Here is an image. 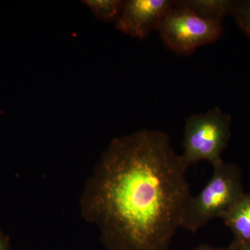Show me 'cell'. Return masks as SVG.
Segmentation results:
<instances>
[{"label": "cell", "mask_w": 250, "mask_h": 250, "mask_svg": "<svg viewBox=\"0 0 250 250\" xmlns=\"http://www.w3.org/2000/svg\"><path fill=\"white\" fill-rule=\"evenodd\" d=\"M158 31L161 41L171 52L190 55L199 47L218 41L223 36L224 28L221 22L199 17L174 1Z\"/></svg>", "instance_id": "cell-4"}, {"label": "cell", "mask_w": 250, "mask_h": 250, "mask_svg": "<svg viewBox=\"0 0 250 250\" xmlns=\"http://www.w3.org/2000/svg\"><path fill=\"white\" fill-rule=\"evenodd\" d=\"M93 13L99 21L111 22L116 21L124 6L122 0H83L81 1Z\"/></svg>", "instance_id": "cell-8"}, {"label": "cell", "mask_w": 250, "mask_h": 250, "mask_svg": "<svg viewBox=\"0 0 250 250\" xmlns=\"http://www.w3.org/2000/svg\"><path fill=\"white\" fill-rule=\"evenodd\" d=\"M188 168L164 131L112 141L82 197L106 250L170 249L192 197Z\"/></svg>", "instance_id": "cell-1"}, {"label": "cell", "mask_w": 250, "mask_h": 250, "mask_svg": "<svg viewBox=\"0 0 250 250\" xmlns=\"http://www.w3.org/2000/svg\"><path fill=\"white\" fill-rule=\"evenodd\" d=\"M192 250H233V248L231 245L227 248H214V247L202 245Z\"/></svg>", "instance_id": "cell-11"}, {"label": "cell", "mask_w": 250, "mask_h": 250, "mask_svg": "<svg viewBox=\"0 0 250 250\" xmlns=\"http://www.w3.org/2000/svg\"><path fill=\"white\" fill-rule=\"evenodd\" d=\"M231 16L242 32L250 39V0L235 1Z\"/></svg>", "instance_id": "cell-9"}, {"label": "cell", "mask_w": 250, "mask_h": 250, "mask_svg": "<svg viewBox=\"0 0 250 250\" xmlns=\"http://www.w3.org/2000/svg\"><path fill=\"white\" fill-rule=\"evenodd\" d=\"M207 185L188 202L181 228L196 233L210 220L222 218L245 193L241 170L224 161L213 166Z\"/></svg>", "instance_id": "cell-2"}, {"label": "cell", "mask_w": 250, "mask_h": 250, "mask_svg": "<svg viewBox=\"0 0 250 250\" xmlns=\"http://www.w3.org/2000/svg\"><path fill=\"white\" fill-rule=\"evenodd\" d=\"M231 118L220 107L192 114L186 121L184 152L180 154L189 166L208 161L212 166L221 162L222 154L231 138Z\"/></svg>", "instance_id": "cell-3"}, {"label": "cell", "mask_w": 250, "mask_h": 250, "mask_svg": "<svg viewBox=\"0 0 250 250\" xmlns=\"http://www.w3.org/2000/svg\"><path fill=\"white\" fill-rule=\"evenodd\" d=\"M174 0H129L125 1L116 21L117 30L138 39H146L159 30Z\"/></svg>", "instance_id": "cell-5"}, {"label": "cell", "mask_w": 250, "mask_h": 250, "mask_svg": "<svg viewBox=\"0 0 250 250\" xmlns=\"http://www.w3.org/2000/svg\"><path fill=\"white\" fill-rule=\"evenodd\" d=\"M221 219L232 233L231 245L250 243V192H245Z\"/></svg>", "instance_id": "cell-6"}, {"label": "cell", "mask_w": 250, "mask_h": 250, "mask_svg": "<svg viewBox=\"0 0 250 250\" xmlns=\"http://www.w3.org/2000/svg\"><path fill=\"white\" fill-rule=\"evenodd\" d=\"M0 250H11L9 238L0 230Z\"/></svg>", "instance_id": "cell-10"}, {"label": "cell", "mask_w": 250, "mask_h": 250, "mask_svg": "<svg viewBox=\"0 0 250 250\" xmlns=\"http://www.w3.org/2000/svg\"><path fill=\"white\" fill-rule=\"evenodd\" d=\"M175 4L190 10L199 17L221 22L231 15L234 0H179Z\"/></svg>", "instance_id": "cell-7"}, {"label": "cell", "mask_w": 250, "mask_h": 250, "mask_svg": "<svg viewBox=\"0 0 250 250\" xmlns=\"http://www.w3.org/2000/svg\"><path fill=\"white\" fill-rule=\"evenodd\" d=\"M233 247V250H250V243H246V244L241 245V246H234L231 244Z\"/></svg>", "instance_id": "cell-12"}]
</instances>
